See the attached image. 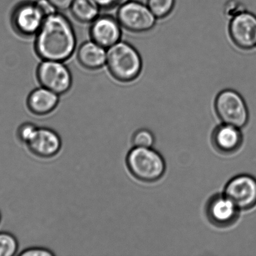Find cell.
Masks as SVG:
<instances>
[{
    "mask_svg": "<svg viewBox=\"0 0 256 256\" xmlns=\"http://www.w3.org/2000/svg\"><path fill=\"white\" fill-rule=\"evenodd\" d=\"M59 98V94L41 86L33 90L28 96V109L36 116H46L57 108Z\"/></svg>",
    "mask_w": 256,
    "mask_h": 256,
    "instance_id": "cell-14",
    "label": "cell"
},
{
    "mask_svg": "<svg viewBox=\"0 0 256 256\" xmlns=\"http://www.w3.org/2000/svg\"><path fill=\"white\" fill-rule=\"evenodd\" d=\"M39 127L32 122H24L17 130V137L22 144L27 145L31 142L37 132Z\"/></svg>",
    "mask_w": 256,
    "mask_h": 256,
    "instance_id": "cell-20",
    "label": "cell"
},
{
    "mask_svg": "<svg viewBox=\"0 0 256 256\" xmlns=\"http://www.w3.org/2000/svg\"><path fill=\"white\" fill-rule=\"evenodd\" d=\"M243 140L240 128L224 124L215 128L211 136L213 147L223 155L235 154L242 147Z\"/></svg>",
    "mask_w": 256,
    "mask_h": 256,
    "instance_id": "cell-13",
    "label": "cell"
},
{
    "mask_svg": "<svg viewBox=\"0 0 256 256\" xmlns=\"http://www.w3.org/2000/svg\"><path fill=\"white\" fill-rule=\"evenodd\" d=\"M215 111L222 124L240 128L246 126L249 120V110L239 92L224 90L215 100Z\"/></svg>",
    "mask_w": 256,
    "mask_h": 256,
    "instance_id": "cell-4",
    "label": "cell"
},
{
    "mask_svg": "<svg viewBox=\"0 0 256 256\" xmlns=\"http://www.w3.org/2000/svg\"><path fill=\"white\" fill-rule=\"evenodd\" d=\"M224 194L240 210H252L256 206V178L245 174L236 176L225 185Z\"/></svg>",
    "mask_w": 256,
    "mask_h": 256,
    "instance_id": "cell-9",
    "label": "cell"
},
{
    "mask_svg": "<svg viewBox=\"0 0 256 256\" xmlns=\"http://www.w3.org/2000/svg\"><path fill=\"white\" fill-rule=\"evenodd\" d=\"M116 18L122 28L135 34L150 31L157 20L147 4L135 0H129L118 8Z\"/></svg>",
    "mask_w": 256,
    "mask_h": 256,
    "instance_id": "cell-5",
    "label": "cell"
},
{
    "mask_svg": "<svg viewBox=\"0 0 256 256\" xmlns=\"http://www.w3.org/2000/svg\"><path fill=\"white\" fill-rule=\"evenodd\" d=\"M146 4L157 19H163L174 10L175 0H147Z\"/></svg>",
    "mask_w": 256,
    "mask_h": 256,
    "instance_id": "cell-17",
    "label": "cell"
},
{
    "mask_svg": "<svg viewBox=\"0 0 256 256\" xmlns=\"http://www.w3.org/2000/svg\"><path fill=\"white\" fill-rule=\"evenodd\" d=\"M54 253L47 248H29L23 250L20 253L21 256H53Z\"/></svg>",
    "mask_w": 256,
    "mask_h": 256,
    "instance_id": "cell-22",
    "label": "cell"
},
{
    "mask_svg": "<svg viewBox=\"0 0 256 256\" xmlns=\"http://www.w3.org/2000/svg\"><path fill=\"white\" fill-rule=\"evenodd\" d=\"M1 220H2V214H1V212H0V222H1Z\"/></svg>",
    "mask_w": 256,
    "mask_h": 256,
    "instance_id": "cell-26",
    "label": "cell"
},
{
    "mask_svg": "<svg viewBox=\"0 0 256 256\" xmlns=\"http://www.w3.org/2000/svg\"><path fill=\"white\" fill-rule=\"evenodd\" d=\"M27 147L35 156L49 160L59 154L62 142L60 135L55 130L47 127H39L36 134Z\"/></svg>",
    "mask_w": 256,
    "mask_h": 256,
    "instance_id": "cell-12",
    "label": "cell"
},
{
    "mask_svg": "<svg viewBox=\"0 0 256 256\" xmlns=\"http://www.w3.org/2000/svg\"><path fill=\"white\" fill-rule=\"evenodd\" d=\"M240 210L224 193L215 194L208 200L205 214L210 224L215 227L227 228L239 220Z\"/></svg>",
    "mask_w": 256,
    "mask_h": 256,
    "instance_id": "cell-8",
    "label": "cell"
},
{
    "mask_svg": "<svg viewBox=\"0 0 256 256\" xmlns=\"http://www.w3.org/2000/svg\"><path fill=\"white\" fill-rule=\"evenodd\" d=\"M230 39L239 48L250 50L256 48V16L248 11L230 20Z\"/></svg>",
    "mask_w": 256,
    "mask_h": 256,
    "instance_id": "cell-10",
    "label": "cell"
},
{
    "mask_svg": "<svg viewBox=\"0 0 256 256\" xmlns=\"http://www.w3.org/2000/svg\"><path fill=\"white\" fill-rule=\"evenodd\" d=\"M245 11L247 10L244 5L237 0H229L224 6L225 15L230 20Z\"/></svg>",
    "mask_w": 256,
    "mask_h": 256,
    "instance_id": "cell-21",
    "label": "cell"
},
{
    "mask_svg": "<svg viewBox=\"0 0 256 256\" xmlns=\"http://www.w3.org/2000/svg\"><path fill=\"white\" fill-rule=\"evenodd\" d=\"M154 142V134L147 129L136 130L132 137V143L134 147L152 148Z\"/></svg>",
    "mask_w": 256,
    "mask_h": 256,
    "instance_id": "cell-19",
    "label": "cell"
},
{
    "mask_svg": "<svg viewBox=\"0 0 256 256\" xmlns=\"http://www.w3.org/2000/svg\"><path fill=\"white\" fill-rule=\"evenodd\" d=\"M35 2L45 18L58 12L57 10L49 0H35Z\"/></svg>",
    "mask_w": 256,
    "mask_h": 256,
    "instance_id": "cell-24",
    "label": "cell"
},
{
    "mask_svg": "<svg viewBox=\"0 0 256 256\" xmlns=\"http://www.w3.org/2000/svg\"><path fill=\"white\" fill-rule=\"evenodd\" d=\"M100 10L94 0H74L69 10L77 21L91 24L100 16Z\"/></svg>",
    "mask_w": 256,
    "mask_h": 256,
    "instance_id": "cell-16",
    "label": "cell"
},
{
    "mask_svg": "<svg viewBox=\"0 0 256 256\" xmlns=\"http://www.w3.org/2000/svg\"><path fill=\"white\" fill-rule=\"evenodd\" d=\"M107 54V49L90 40L80 45L77 58L83 68L94 71L106 65Z\"/></svg>",
    "mask_w": 256,
    "mask_h": 256,
    "instance_id": "cell-15",
    "label": "cell"
},
{
    "mask_svg": "<svg viewBox=\"0 0 256 256\" xmlns=\"http://www.w3.org/2000/svg\"><path fill=\"white\" fill-rule=\"evenodd\" d=\"M100 8L112 10L116 8L129 0H94Z\"/></svg>",
    "mask_w": 256,
    "mask_h": 256,
    "instance_id": "cell-23",
    "label": "cell"
},
{
    "mask_svg": "<svg viewBox=\"0 0 256 256\" xmlns=\"http://www.w3.org/2000/svg\"><path fill=\"white\" fill-rule=\"evenodd\" d=\"M76 46L74 27L59 12L45 18L35 35V52L42 60L65 62L74 54Z\"/></svg>",
    "mask_w": 256,
    "mask_h": 256,
    "instance_id": "cell-1",
    "label": "cell"
},
{
    "mask_svg": "<svg viewBox=\"0 0 256 256\" xmlns=\"http://www.w3.org/2000/svg\"><path fill=\"white\" fill-rule=\"evenodd\" d=\"M105 66L115 80L128 84L140 76L143 64L137 50L129 42L121 40L107 49Z\"/></svg>",
    "mask_w": 256,
    "mask_h": 256,
    "instance_id": "cell-2",
    "label": "cell"
},
{
    "mask_svg": "<svg viewBox=\"0 0 256 256\" xmlns=\"http://www.w3.org/2000/svg\"><path fill=\"white\" fill-rule=\"evenodd\" d=\"M38 81L42 86L59 96L66 94L72 86V75L64 62L43 60L37 70Z\"/></svg>",
    "mask_w": 256,
    "mask_h": 256,
    "instance_id": "cell-7",
    "label": "cell"
},
{
    "mask_svg": "<svg viewBox=\"0 0 256 256\" xmlns=\"http://www.w3.org/2000/svg\"><path fill=\"white\" fill-rule=\"evenodd\" d=\"M125 163L132 176L143 182H158L166 170L164 158L152 148L133 147L127 153Z\"/></svg>",
    "mask_w": 256,
    "mask_h": 256,
    "instance_id": "cell-3",
    "label": "cell"
},
{
    "mask_svg": "<svg viewBox=\"0 0 256 256\" xmlns=\"http://www.w3.org/2000/svg\"><path fill=\"white\" fill-rule=\"evenodd\" d=\"M122 27L116 17L100 15L91 24L90 35L91 40L108 49L121 41Z\"/></svg>",
    "mask_w": 256,
    "mask_h": 256,
    "instance_id": "cell-11",
    "label": "cell"
},
{
    "mask_svg": "<svg viewBox=\"0 0 256 256\" xmlns=\"http://www.w3.org/2000/svg\"><path fill=\"white\" fill-rule=\"evenodd\" d=\"M45 19V15L35 1L19 2L13 8L10 15L13 31L24 37L36 35Z\"/></svg>",
    "mask_w": 256,
    "mask_h": 256,
    "instance_id": "cell-6",
    "label": "cell"
},
{
    "mask_svg": "<svg viewBox=\"0 0 256 256\" xmlns=\"http://www.w3.org/2000/svg\"><path fill=\"white\" fill-rule=\"evenodd\" d=\"M49 1L54 5L57 11L59 12L70 10L74 0H49Z\"/></svg>",
    "mask_w": 256,
    "mask_h": 256,
    "instance_id": "cell-25",
    "label": "cell"
},
{
    "mask_svg": "<svg viewBox=\"0 0 256 256\" xmlns=\"http://www.w3.org/2000/svg\"><path fill=\"white\" fill-rule=\"evenodd\" d=\"M19 250L17 238L7 232H0V256H14Z\"/></svg>",
    "mask_w": 256,
    "mask_h": 256,
    "instance_id": "cell-18",
    "label": "cell"
}]
</instances>
